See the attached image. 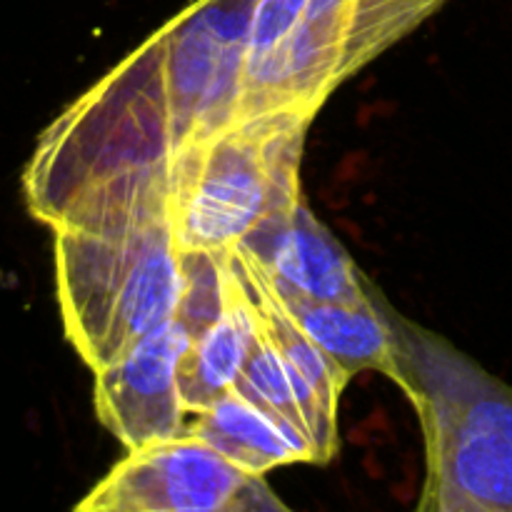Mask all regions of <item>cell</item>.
Instances as JSON below:
<instances>
[{"instance_id":"8fae6325","label":"cell","mask_w":512,"mask_h":512,"mask_svg":"<svg viewBox=\"0 0 512 512\" xmlns=\"http://www.w3.org/2000/svg\"><path fill=\"white\" fill-rule=\"evenodd\" d=\"M235 388L283 420L313 445L315 463H330L338 453V410L323 403L313 385L290 365L283 350L260 328L250 358Z\"/></svg>"},{"instance_id":"5bb4252c","label":"cell","mask_w":512,"mask_h":512,"mask_svg":"<svg viewBox=\"0 0 512 512\" xmlns=\"http://www.w3.org/2000/svg\"><path fill=\"white\" fill-rule=\"evenodd\" d=\"M443 5L445 0H355L343 80L355 78L365 65L408 38Z\"/></svg>"},{"instance_id":"ba28073f","label":"cell","mask_w":512,"mask_h":512,"mask_svg":"<svg viewBox=\"0 0 512 512\" xmlns=\"http://www.w3.org/2000/svg\"><path fill=\"white\" fill-rule=\"evenodd\" d=\"M195 335L173 318L135 340L120 358L95 375V415L125 450L190 430L180 373Z\"/></svg>"},{"instance_id":"8992f818","label":"cell","mask_w":512,"mask_h":512,"mask_svg":"<svg viewBox=\"0 0 512 512\" xmlns=\"http://www.w3.org/2000/svg\"><path fill=\"white\" fill-rule=\"evenodd\" d=\"M80 512H275L288 505L195 433L128 450L75 505Z\"/></svg>"},{"instance_id":"5b68a950","label":"cell","mask_w":512,"mask_h":512,"mask_svg":"<svg viewBox=\"0 0 512 512\" xmlns=\"http://www.w3.org/2000/svg\"><path fill=\"white\" fill-rule=\"evenodd\" d=\"M355 0H255L238 118L318 115L343 85Z\"/></svg>"},{"instance_id":"52a82bcc","label":"cell","mask_w":512,"mask_h":512,"mask_svg":"<svg viewBox=\"0 0 512 512\" xmlns=\"http://www.w3.org/2000/svg\"><path fill=\"white\" fill-rule=\"evenodd\" d=\"M255 0H195L155 30L183 143L238 120Z\"/></svg>"},{"instance_id":"4fadbf2b","label":"cell","mask_w":512,"mask_h":512,"mask_svg":"<svg viewBox=\"0 0 512 512\" xmlns=\"http://www.w3.org/2000/svg\"><path fill=\"white\" fill-rule=\"evenodd\" d=\"M255 338H258L255 310L230 273V295L225 310L193 340V348L180 373V388L190 420L208 408L215 398L238 385Z\"/></svg>"},{"instance_id":"7a4b0ae2","label":"cell","mask_w":512,"mask_h":512,"mask_svg":"<svg viewBox=\"0 0 512 512\" xmlns=\"http://www.w3.org/2000/svg\"><path fill=\"white\" fill-rule=\"evenodd\" d=\"M400 385L420 418V512H512V388L448 338L390 310Z\"/></svg>"},{"instance_id":"7c38bea8","label":"cell","mask_w":512,"mask_h":512,"mask_svg":"<svg viewBox=\"0 0 512 512\" xmlns=\"http://www.w3.org/2000/svg\"><path fill=\"white\" fill-rule=\"evenodd\" d=\"M188 433L200 435L210 445L255 475L293 463H315L313 445L293 433L283 420L263 405L253 403L238 388L215 398L190 420Z\"/></svg>"},{"instance_id":"9c48e42d","label":"cell","mask_w":512,"mask_h":512,"mask_svg":"<svg viewBox=\"0 0 512 512\" xmlns=\"http://www.w3.org/2000/svg\"><path fill=\"white\" fill-rule=\"evenodd\" d=\"M235 248L268 275L283 300H360L375 288L345 245L315 218L305 198L265 220Z\"/></svg>"},{"instance_id":"3957f363","label":"cell","mask_w":512,"mask_h":512,"mask_svg":"<svg viewBox=\"0 0 512 512\" xmlns=\"http://www.w3.org/2000/svg\"><path fill=\"white\" fill-rule=\"evenodd\" d=\"M63 330L90 370L178 318L183 250L170 218L103 230H53Z\"/></svg>"},{"instance_id":"6da1fadb","label":"cell","mask_w":512,"mask_h":512,"mask_svg":"<svg viewBox=\"0 0 512 512\" xmlns=\"http://www.w3.org/2000/svg\"><path fill=\"white\" fill-rule=\"evenodd\" d=\"M183 138L155 35L40 133L25 205L50 230H103L170 218V168Z\"/></svg>"},{"instance_id":"277c9868","label":"cell","mask_w":512,"mask_h":512,"mask_svg":"<svg viewBox=\"0 0 512 512\" xmlns=\"http://www.w3.org/2000/svg\"><path fill=\"white\" fill-rule=\"evenodd\" d=\"M313 120L255 115L188 140L170 168V225L180 250L225 253L300 203V160Z\"/></svg>"},{"instance_id":"30bf717a","label":"cell","mask_w":512,"mask_h":512,"mask_svg":"<svg viewBox=\"0 0 512 512\" xmlns=\"http://www.w3.org/2000/svg\"><path fill=\"white\" fill-rule=\"evenodd\" d=\"M280 303L288 308L295 323L320 345V350L343 368L345 375L353 378L368 370L388 378L393 375L395 333L390 323L393 305L378 288L360 300L313 303V300L280 298Z\"/></svg>"}]
</instances>
